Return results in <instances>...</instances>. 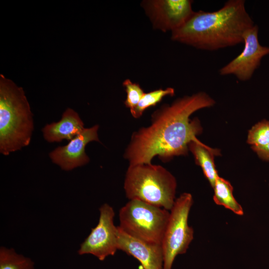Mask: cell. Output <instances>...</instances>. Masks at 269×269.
<instances>
[{"mask_svg": "<svg viewBox=\"0 0 269 269\" xmlns=\"http://www.w3.org/2000/svg\"><path fill=\"white\" fill-rule=\"evenodd\" d=\"M247 142L251 148H260L269 143V121L262 120L249 131Z\"/></svg>", "mask_w": 269, "mask_h": 269, "instance_id": "17", "label": "cell"}, {"mask_svg": "<svg viewBox=\"0 0 269 269\" xmlns=\"http://www.w3.org/2000/svg\"><path fill=\"white\" fill-rule=\"evenodd\" d=\"M191 0H144L141 2L155 29L171 32L183 25L194 13Z\"/></svg>", "mask_w": 269, "mask_h": 269, "instance_id": "8", "label": "cell"}, {"mask_svg": "<svg viewBox=\"0 0 269 269\" xmlns=\"http://www.w3.org/2000/svg\"><path fill=\"white\" fill-rule=\"evenodd\" d=\"M188 148L194 155L196 163L201 167L205 177L213 188L219 176L215 167L214 155L219 154V151L201 142L191 141Z\"/></svg>", "mask_w": 269, "mask_h": 269, "instance_id": "13", "label": "cell"}, {"mask_svg": "<svg viewBox=\"0 0 269 269\" xmlns=\"http://www.w3.org/2000/svg\"><path fill=\"white\" fill-rule=\"evenodd\" d=\"M174 176L159 165L150 163L129 166L124 189L130 200H138L170 210L175 201Z\"/></svg>", "mask_w": 269, "mask_h": 269, "instance_id": "4", "label": "cell"}, {"mask_svg": "<svg viewBox=\"0 0 269 269\" xmlns=\"http://www.w3.org/2000/svg\"><path fill=\"white\" fill-rule=\"evenodd\" d=\"M169 215V210L163 208L130 200L120 210L119 227L134 238L161 245Z\"/></svg>", "mask_w": 269, "mask_h": 269, "instance_id": "5", "label": "cell"}, {"mask_svg": "<svg viewBox=\"0 0 269 269\" xmlns=\"http://www.w3.org/2000/svg\"><path fill=\"white\" fill-rule=\"evenodd\" d=\"M0 269H34V263L28 258L17 254L12 249H0Z\"/></svg>", "mask_w": 269, "mask_h": 269, "instance_id": "16", "label": "cell"}, {"mask_svg": "<svg viewBox=\"0 0 269 269\" xmlns=\"http://www.w3.org/2000/svg\"><path fill=\"white\" fill-rule=\"evenodd\" d=\"M85 129L84 123L78 114L67 108L57 122L47 124L42 130L44 139L49 142L71 140Z\"/></svg>", "mask_w": 269, "mask_h": 269, "instance_id": "12", "label": "cell"}, {"mask_svg": "<svg viewBox=\"0 0 269 269\" xmlns=\"http://www.w3.org/2000/svg\"><path fill=\"white\" fill-rule=\"evenodd\" d=\"M193 200L191 194L184 193L175 199L170 210L161 247L163 253V269H171L178 255L185 254L193 239L194 231L188 224Z\"/></svg>", "mask_w": 269, "mask_h": 269, "instance_id": "6", "label": "cell"}, {"mask_svg": "<svg viewBox=\"0 0 269 269\" xmlns=\"http://www.w3.org/2000/svg\"><path fill=\"white\" fill-rule=\"evenodd\" d=\"M213 188V200L216 204L224 206L237 215H244L241 205L233 196V186L228 180L219 176L215 181Z\"/></svg>", "mask_w": 269, "mask_h": 269, "instance_id": "14", "label": "cell"}, {"mask_svg": "<svg viewBox=\"0 0 269 269\" xmlns=\"http://www.w3.org/2000/svg\"><path fill=\"white\" fill-rule=\"evenodd\" d=\"M23 88L0 75V152L4 155L21 149L31 141L34 123Z\"/></svg>", "mask_w": 269, "mask_h": 269, "instance_id": "3", "label": "cell"}, {"mask_svg": "<svg viewBox=\"0 0 269 269\" xmlns=\"http://www.w3.org/2000/svg\"><path fill=\"white\" fill-rule=\"evenodd\" d=\"M99 126L95 125L85 129L64 146H58L49 154L53 163L64 170H71L88 163L90 158L85 152V147L90 142H100L98 131Z\"/></svg>", "mask_w": 269, "mask_h": 269, "instance_id": "10", "label": "cell"}, {"mask_svg": "<svg viewBox=\"0 0 269 269\" xmlns=\"http://www.w3.org/2000/svg\"><path fill=\"white\" fill-rule=\"evenodd\" d=\"M123 86L127 93L124 104L130 111L132 110L137 106L145 93L139 84L134 83L129 79L124 81Z\"/></svg>", "mask_w": 269, "mask_h": 269, "instance_id": "18", "label": "cell"}, {"mask_svg": "<svg viewBox=\"0 0 269 269\" xmlns=\"http://www.w3.org/2000/svg\"><path fill=\"white\" fill-rule=\"evenodd\" d=\"M215 104L207 94L201 92L162 105L152 114L149 126L133 134L124 153L129 166L150 163L155 156L166 161L187 154L191 141L201 142L196 136L202 131L198 119L191 121L190 116Z\"/></svg>", "mask_w": 269, "mask_h": 269, "instance_id": "1", "label": "cell"}, {"mask_svg": "<svg viewBox=\"0 0 269 269\" xmlns=\"http://www.w3.org/2000/svg\"><path fill=\"white\" fill-rule=\"evenodd\" d=\"M118 227V248L137 259L143 269H163L161 245L150 244L134 238Z\"/></svg>", "mask_w": 269, "mask_h": 269, "instance_id": "11", "label": "cell"}, {"mask_svg": "<svg viewBox=\"0 0 269 269\" xmlns=\"http://www.w3.org/2000/svg\"><path fill=\"white\" fill-rule=\"evenodd\" d=\"M244 0H229L212 11H194L171 39L197 49L213 51L243 42L245 31L255 25Z\"/></svg>", "mask_w": 269, "mask_h": 269, "instance_id": "2", "label": "cell"}, {"mask_svg": "<svg viewBox=\"0 0 269 269\" xmlns=\"http://www.w3.org/2000/svg\"><path fill=\"white\" fill-rule=\"evenodd\" d=\"M100 218L97 225L81 244L78 253L91 254L99 260L104 261L109 256H114L118 248V227L114 224L115 212L108 204L99 209Z\"/></svg>", "mask_w": 269, "mask_h": 269, "instance_id": "7", "label": "cell"}, {"mask_svg": "<svg viewBox=\"0 0 269 269\" xmlns=\"http://www.w3.org/2000/svg\"><path fill=\"white\" fill-rule=\"evenodd\" d=\"M258 156L264 160L269 161V143L264 147L252 148Z\"/></svg>", "mask_w": 269, "mask_h": 269, "instance_id": "19", "label": "cell"}, {"mask_svg": "<svg viewBox=\"0 0 269 269\" xmlns=\"http://www.w3.org/2000/svg\"><path fill=\"white\" fill-rule=\"evenodd\" d=\"M257 25L246 30L243 34L244 48L242 52L219 71L222 76L233 75L239 80L250 79L260 66L262 58L269 54V47L261 45L258 40Z\"/></svg>", "mask_w": 269, "mask_h": 269, "instance_id": "9", "label": "cell"}, {"mask_svg": "<svg viewBox=\"0 0 269 269\" xmlns=\"http://www.w3.org/2000/svg\"><path fill=\"white\" fill-rule=\"evenodd\" d=\"M175 90L171 87L165 89H158L144 93L137 106L130 111L131 113L134 118H139L146 109L155 106L165 96H173Z\"/></svg>", "mask_w": 269, "mask_h": 269, "instance_id": "15", "label": "cell"}]
</instances>
